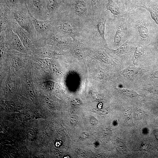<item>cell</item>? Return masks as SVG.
Instances as JSON below:
<instances>
[{"instance_id": "16", "label": "cell", "mask_w": 158, "mask_h": 158, "mask_svg": "<svg viewBox=\"0 0 158 158\" xmlns=\"http://www.w3.org/2000/svg\"><path fill=\"white\" fill-rule=\"evenodd\" d=\"M63 3V0H45L46 10L48 19L59 9Z\"/></svg>"}, {"instance_id": "10", "label": "cell", "mask_w": 158, "mask_h": 158, "mask_svg": "<svg viewBox=\"0 0 158 158\" xmlns=\"http://www.w3.org/2000/svg\"><path fill=\"white\" fill-rule=\"evenodd\" d=\"M0 32L11 28L13 17L11 11L6 4L0 0Z\"/></svg>"}, {"instance_id": "17", "label": "cell", "mask_w": 158, "mask_h": 158, "mask_svg": "<svg viewBox=\"0 0 158 158\" xmlns=\"http://www.w3.org/2000/svg\"><path fill=\"white\" fill-rule=\"evenodd\" d=\"M126 9L128 13L141 8L144 0H123Z\"/></svg>"}, {"instance_id": "13", "label": "cell", "mask_w": 158, "mask_h": 158, "mask_svg": "<svg viewBox=\"0 0 158 158\" xmlns=\"http://www.w3.org/2000/svg\"><path fill=\"white\" fill-rule=\"evenodd\" d=\"M72 38L65 34L51 30L49 33L46 42L51 44L61 45L68 44L73 40Z\"/></svg>"}, {"instance_id": "19", "label": "cell", "mask_w": 158, "mask_h": 158, "mask_svg": "<svg viewBox=\"0 0 158 158\" xmlns=\"http://www.w3.org/2000/svg\"><path fill=\"white\" fill-rule=\"evenodd\" d=\"M138 71V68L130 66L122 71L121 73L124 75L131 76L137 74Z\"/></svg>"}, {"instance_id": "7", "label": "cell", "mask_w": 158, "mask_h": 158, "mask_svg": "<svg viewBox=\"0 0 158 158\" xmlns=\"http://www.w3.org/2000/svg\"><path fill=\"white\" fill-rule=\"evenodd\" d=\"M29 13L35 29V43L46 42L47 36L52 29V23L51 19L49 18L45 20H39L34 17L29 11Z\"/></svg>"}, {"instance_id": "1", "label": "cell", "mask_w": 158, "mask_h": 158, "mask_svg": "<svg viewBox=\"0 0 158 158\" xmlns=\"http://www.w3.org/2000/svg\"><path fill=\"white\" fill-rule=\"evenodd\" d=\"M126 18L130 34L129 39L133 43L142 45L151 41L158 31V27L149 13L143 8L128 13Z\"/></svg>"}, {"instance_id": "12", "label": "cell", "mask_w": 158, "mask_h": 158, "mask_svg": "<svg viewBox=\"0 0 158 158\" xmlns=\"http://www.w3.org/2000/svg\"><path fill=\"white\" fill-rule=\"evenodd\" d=\"M11 28L13 32L18 35L24 47L28 49H32L33 42L14 18L12 20Z\"/></svg>"}, {"instance_id": "5", "label": "cell", "mask_w": 158, "mask_h": 158, "mask_svg": "<svg viewBox=\"0 0 158 158\" xmlns=\"http://www.w3.org/2000/svg\"><path fill=\"white\" fill-rule=\"evenodd\" d=\"M11 11L14 20L25 31L33 43H35V29L27 6L22 5Z\"/></svg>"}, {"instance_id": "11", "label": "cell", "mask_w": 158, "mask_h": 158, "mask_svg": "<svg viewBox=\"0 0 158 158\" xmlns=\"http://www.w3.org/2000/svg\"><path fill=\"white\" fill-rule=\"evenodd\" d=\"M5 42L13 49L20 52L25 51V47L18 35L11 28H8L5 31Z\"/></svg>"}, {"instance_id": "21", "label": "cell", "mask_w": 158, "mask_h": 158, "mask_svg": "<svg viewBox=\"0 0 158 158\" xmlns=\"http://www.w3.org/2000/svg\"><path fill=\"white\" fill-rule=\"evenodd\" d=\"M118 90L121 93L131 98H135L140 95L135 91L132 90L124 89H119Z\"/></svg>"}, {"instance_id": "6", "label": "cell", "mask_w": 158, "mask_h": 158, "mask_svg": "<svg viewBox=\"0 0 158 158\" xmlns=\"http://www.w3.org/2000/svg\"><path fill=\"white\" fill-rule=\"evenodd\" d=\"M70 7L65 6L71 15L84 25L92 19L90 0H70Z\"/></svg>"}, {"instance_id": "23", "label": "cell", "mask_w": 158, "mask_h": 158, "mask_svg": "<svg viewBox=\"0 0 158 158\" xmlns=\"http://www.w3.org/2000/svg\"><path fill=\"white\" fill-rule=\"evenodd\" d=\"M152 0L153 1H157V0Z\"/></svg>"}, {"instance_id": "9", "label": "cell", "mask_w": 158, "mask_h": 158, "mask_svg": "<svg viewBox=\"0 0 158 158\" xmlns=\"http://www.w3.org/2000/svg\"><path fill=\"white\" fill-rule=\"evenodd\" d=\"M28 8L32 15L41 20L48 19L45 7V0H29Z\"/></svg>"}, {"instance_id": "24", "label": "cell", "mask_w": 158, "mask_h": 158, "mask_svg": "<svg viewBox=\"0 0 158 158\" xmlns=\"http://www.w3.org/2000/svg\"></svg>"}, {"instance_id": "8", "label": "cell", "mask_w": 158, "mask_h": 158, "mask_svg": "<svg viewBox=\"0 0 158 158\" xmlns=\"http://www.w3.org/2000/svg\"><path fill=\"white\" fill-rule=\"evenodd\" d=\"M106 10L109 11L115 17H126V11L123 0H104L102 1Z\"/></svg>"}, {"instance_id": "4", "label": "cell", "mask_w": 158, "mask_h": 158, "mask_svg": "<svg viewBox=\"0 0 158 158\" xmlns=\"http://www.w3.org/2000/svg\"><path fill=\"white\" fill-rule=\"evenodd\" d=\"M109 16L105 8L103 9L88 23V29L84 28V31L89 37H95L96 38L105 46H107L105 37L106 23Z\"/></svg>"}, {"instance_id": "2", "label": "cell", "mask_w": 158, "mask_h": 158, "mask_svg": "<svg viewBox=\"0 0 158 158\" xmlns=\"http://www.w3.org/2000/svg\"><path fill=\"white\" fill-rule=\"evenodd\" d=\"M50 18L52 23V30L65 34L73 39L84 34V25L75 18L63 5Z\"/></svg>"}, {"instance_id": "20", "label": "cell", "mask_w": 158, "mask_h": 158, "mask_svg": "<svg viewBox=\"0 0 158 158\" xmlns=\"http://www.w3.org/2000/svg\"><path fill=\"white\" fill-rule=\"evenodd\" d=\"M4 2L11 10H12L22 5L20 0H1Z\"/></svg>"}, {"instance_id": "22", "label": "cell", "mask_w": 158, "mask_h": 158, "mask_svg": "<svg viewBox=\"0 0 158 158\" xmlns=\"http://www.w3.org/2000/svg\"><path fill=\"white\" fill-rule=\"evenodd\" d=\"M21 4L23 5H26L28 6L29 0H20Z\"/></svg>"}, {"instance_id": "18", "label": "cell", "mask_w": 158, "mask_h": 158, "mask_svg": "<svg viewBox=\"0 0 158 158\" xmlns=\"http://www.w3.org/2000/svg\"><path fill=\"white\" fill-rule=\"evenodd\" d=\"M91 3L92 18L95 17L105 8L103 1L101 0H90Z\"/></svg>"}, {"instance_id": "14", "label": "cell", "mask_w": 158, "mask_h": 158, "mask_svg": "<svg viewBox=\"0 0 158 158\" xmlns=\"http://www.w3.org/2000/svg\"><path fill=\"white\" fill-rule=\"evenodd\" d=\"M141 8L147 11L158 27V2L152 0H144Z\"/></svg>"}, {"instance_id": "15", "label": "cell", "mask_w": 158, "mask_h": 158, "mask_svg": "<svg viewBox=\"0 0 158 158\" xmlns=\"http://www.w3.org/2000/svg\"><path fill=\"white\" fill-rule=\"evenodd\" d=\"M133 43V42L129 39L122 44L117 49L115 50L109 49V51L118 56H127L132 51L133 47L131 44Z\"/></svg>"}, {"instance_id": "3", "label": "cell", "mask_w": 158, "mask_h": 158, "mask_svg": "<svg viewBox=\"0 0 158 158\" xmlns=\"http://www.w3.org/2000/svg\"><path fill=\"white\" fill-rule=\"evenodd\" d=\"M105 37L114 45H121L130 38L126 17L109 16L105 28Z\"/></svg>"}]
</instances>
